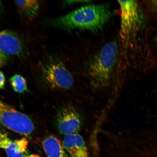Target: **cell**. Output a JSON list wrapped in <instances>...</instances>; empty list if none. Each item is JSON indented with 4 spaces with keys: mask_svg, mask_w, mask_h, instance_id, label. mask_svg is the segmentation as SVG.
<instances>
[{
    "mask_svg": "<svg viewBox=\"0 0 157 157\" xmlns=\"http://www.w3.org/2000/svg\"><path fill=\"white\" fill-rule=\"evenodd\" d=\"M82 123L81 115L75 108L71 105L63 108L57 118L58 130L64 136L78 133Z\"/></svg>",
    "mask_w": 157,
    "mask_h": 157,
    "instance_id": "6",
    "label": "cell"
},
{
    "mask_svg": "<svg viewBox=\"0 0 157 157\" xmlns=\"http://www.w3.org/2000/svg\"><path fill=\"white\" fill-rule=\"evenodd\" d=\"M42 146L48 157H68L62 143L54 135H50L45 138Z\"/></svg>",
    "mask_w": 157,
    "mask_h": 157,
    "instance_id": "10",
    "label": "cell"
},
{
    "mask_svg": "<svg viewBox=\"0 0 157 157\" xmlns=\"http://www.w3.org/2000/svg\"><path fill=\"white\" fill-rule=\"evenodd\" d=\"M15 5L23 15L29 18H34L38 14L40 3L38 1H15Z\"/></svg>",
    "mask_w": 157,
    "mask_h": 157,
    "instance_id": "11",
    "label": "cell"
},
{
    "mask_svg": "<svg viewBox=\"0 0 157 157\" xmlns=\"http://www.w3.org/2000/svg\"><path fill=\"white\" fill-rule=\"evenodd\" d=\"M12 87L17 93H22L27 91V86L26 80L23 76L15 74L10 79Z\"/></svg>",
    "mask_w": 157,
    "mask_h": 157,
    "instance_id": "12",
    "label": "cell"
},
{
    "mask_svg": "<svg viewBox=\"0 0 157 157\" xmlns=\"http://www.w3.org/2000/svg\"><path fill=\"white\" fill-rule=\"evenodd\" d=\"M0 124L25 136L30 135L35 128L34 124L30 118L1 100Z\"/></svg>",
    "mask_w": 157,
    "mask_h": 157,
    "instance_id": "5",
    "label": "cell"
},
{
    "mask_svg": "<svg viewBox=\"0 0 157 157\" xmlns=\"http://www.w3.org/2000/svg\"><path fill=\"white\" fill-rule=\"evenodd\" d=\"M28 144L25 138L13 140L6 133L0 132V148L5 151L8 157H39L38 155L29 154Z\"/></svg>",
    "mask_w": 157,
    "mask_h": 157,
    "instance_id": "7",
    "label": "cell"
},
{
    "mask_svg": "<svg viewBox=\"0 0 157 157\" xmlns=\"http://www.w3.org/2000/svg\"><path fill=\"white\" fill-rule=\"evenodd\" d=\"M3 11V5L1 1H0V13Z\"/></svg>",
    "mask_w": 157,
    "mask_h": 157,
    "instance_id": "16",
    "label": "cell"
},
{
    "mask_svg": "<svg viewBox=\"0 0 157 157\" xmlns=\"http://www.w3.org/2000/svg\"><path fill=\"white\" fill-rule=\"evenodd\" d=\"M8 61V57L0 51V68L3 67Z\"/></svg>",
    "mask_w": 157,
    "mask_h": 157,
    "instance_id": "13",
    "label": "cell"
},
{
    "mask_svg": "<svg viewBox=\"0 0 157 157\" xmlns=\"http://www.w3.org/2000/svg\"><path fill=\"white\" fill-rule=\"evenodd\" d=\"M41 70L43 78L51 87L68 90L73 87V76L65 65L57 59H51L45 62Z\"/></svg>",
    "mask_w": 157,
    "mask_h": 157,
    "instance_id": "4",
    "label": "cell"
},
{
    "mask_svg": "<svg viewBox=\"0 0 157 157\" xmlns=\"http://www.w3.org/2000/svg\"><path fill=\"white\" fill-rule=\"evenodd\" d=\"M117 55V44L111 42L104 45L90 59L88 72L95 87L101 88L109 85L114 72Z\"/></svg>",
    "mask_w": 157,
    "mask_h": 157,
    "instance_id": "2",
    "label": "cell"
},
{
    "mask_svg": "<svg viewBox=\"0 0 157 157\" xmlns=\"http://www.w3.org/2000/svg\"><path fill=\"white\" fill-rule=\"evenodd\" d=\"M0 128H1V125H0Z\"/></svg>",
    "mask_w": 157,
    "mask_h": 157,
    "instance_id": "17",
    "label": "cell"
},
{
    "mask_svg": "<svg viewBox=\"0 0 157 157\" xmlns=\"http://www.w3.org/2000/svg\"><path fill=\"white\" fill-rule=\"evenodd\" d=\"M88 2L90 1H66V3L67 4L71 5L79 3Z\"/></svg>",
    "mask_w": 157,
    "mask_h": 157,
    "instance_id": "15",
    "label": "cell"
},
{
    "mask_svg": "<svg viewBox=\"0 0 157 157\" xmlns=\"http://www.w3.org/2000/svg\"><path fill=\"white\" fill-rule=\"evenodd\" d=\"M5 78L3 72L0 70V90L3 89L5 87Z\"/></svg>",
    "mask_w": 157,
    "mask_h": 157,
    "instance_id": "14",
    "label": "cell"
},
{
    "mask_svg": "<svg viewBox=\"0 0 157 157\" xmlns=\"http://www.w3.org/2000/svg\"><path fill=\"white\" fill-rule=\"evenodd\" d=\"M23 41L15 33L5 30L0 31V51L6 56H19L24 50Z\"/></svg>",
    "mask_w": 157,
    "mask_h": 157,
    "instance_id": "8",
    "label": "cell"
},
{
    "mask_svg": "<svg viewBox=\"0 0 157 157\" xmlns=\"http://www.w3.org/2000/svg\"><path fill=\"white\" fill-rule=\"evenodd\" d=\"M120 7V34L123 41L128 42L144 26L145 17L142 9L135 1H118Z\"/></svg>",
    "mask_w": 157,
    "mask_h": 157,
    "instance_id": "3",
    "label": "cell"
},
{
    "mask_svg": "<svg viewBox=\"0 0 157 157\" xmlns=\"http://www.w3.org/2000/svg\"><path fill=\"white\" fill-rule=\"evenodd\" d=\"M62 143L71 157H89L85 141L78 133L65 135Z\"/></svg>",
    "mask_w": 157,
    "mask_h": 157,
    "instance_id": "9",
    "label": "cell"
},
{
    "mask_svg": "<svg viewBox=\"0 0 157 157\" xmlns=\"http://www.w3.org/2000/svg\"><path fill=\"white\" fill-rule=\"evenodd\" d=\"M111 15L110 10L107 5H90L51 20L49 23L52 26L67 30L81 29L96 31L107 23Z\"/></svg>",
    "mask_w": 157,
    "mask_h": 157,
    "instance_id": "1",
    "label": "cell"
}]
</instances>
